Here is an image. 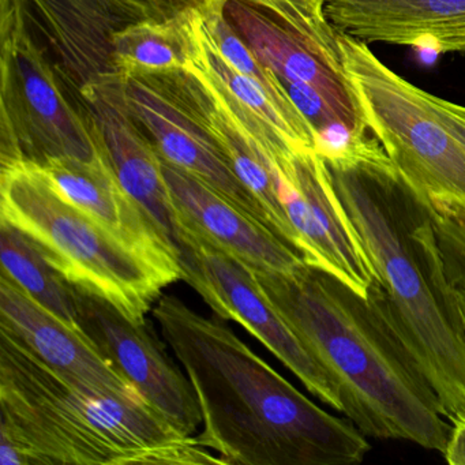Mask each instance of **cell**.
I'll return each mask as SVG.
<instances>
[{"instance_id":"cell-21","label":"cell","mask_w":465,"mask_h":465,"mask_svg":"<svg viewBox=\"0 0 465 465\" xmlns=\"http://www.w3.org/2000/svg\"><path fill=\"white\" fill-rule=\"evenodd\" d=\"M419 236H420L421 244H423L424 252H426L432 279H434L435 285H437L438 291L442 296L446 312H448L451 322L456 326L457 331L465 341V288L449 282L440 271L437 258V241H435L432 225H424L419 232Z\"/></svg>"},{"instance_id":"cell-11","label":"cell","mask_w":465,"mask_h":465,"mask_svg":"<svg viewBox=\"0 0 465 465\" xmlns=\"http://www.w3.org/2000/svg\"><path fill=\"white\" fill-rule=\"evenodd\" d=\"M78 326L114 369L179 434L203 423L192 382L168 358L146 322L129 320L102 296L75 285Z\"/></svg>"},{"instance_id":"cell-3","label":"cell","mask_w":465,"mask_h":465,"mask_svg":"<svg viewBox=\"0 0 465 465\" xmlns=\"http://www.w3.org/2000/svg\"><path fill=\"white\" fill-rule=\"evenodd\" d=\"M326 165L374 266L367 304L453 423L465 416V341L446 312L416 230L423 205L381 145Z\"/></svg>"},{"instance_id":"cell-8","label":"cell","mask_w":465,"mask_h":465,"mask_svg":"<svg viewBox=\"0 0 465 465\" xmlns=\"http://www.w3.org/2000/svg\"><path fill=\"white\" fill-rule=\"evenodd\" d=\"M119 91L162 159L192 173L273 232L268 214L225 159L209 122L203 88L192 73L179 69L126 75L119 77Z\"/></svg>"},{"instance_id":"cell-25","label":"cell","mask_w":465,"mask_h":465,"mask_svg":"<svg viewBox=\"0 0 465 465\" xmlns=\"http://www.w3.org/2000/svg\"><path fill=\"white\" fill-rule=\"evenodd\" d=\"M443 456L450 465H465V416L454 420Z\"/></svg>"},{"instance_id":"cell-13","label":"cell","mask_w":465,"mask_h":465,"mask_svg":"<svg viewBox=\"0 0 465 465\" xmlns=\"http://www.w3.org/2000/svg\"><path fill=\"white\" fill-rule=\"evenodd\" d=\"M83 94L119 183L179 252L181 230L163 173L162 157L127 111L119 78H105L84 89Z\"/></svg>"},{"instance_id":"cell-22","label":"cell","mask_w":465,"mask_h":465,"mask_svg":"<svg viewBox=\"0 0 465 465\" xmlns=\"http://www.w3.org/2000/svg\"><path fill=\"white\" fill-rule=\"evenodd\" d=\"M435 232L442 273L449 282L465 288V223L445 219L438 223Z\"/></svg>"},{"instance_id":"cell-19","label":"cell","mask_w":465,"mask_h":465,"mask_svg":"<svg viewBox=\"0 0 465 465\" xmlns=\"http://www.w3.org/2000/svg\"><path fill=\"white\" fill-rule=\"evenodd\" d=\"M184 15L170 23L140 24L116 35L114 40L116 77L183 69Z\"/></svg>"},{"instance_id":"cell-14","label":"cell","mask_w":465,"mask_h":465,"mask_svg":"<svg viewBox=\"0 0 465 465\" xmlns=\"http://www.w3.org/2000/svg\"><path fill=\"white\" fill-rule=\"evenodd\" d=\"M179 230L192 231L255 271L291 272L306 263L265 224L236 208L192 173L162 159Z\"/></svg>"},{"instance_id":"cell-15","label":"cell","mask_w":465,"mask_h":465,"mask_svg":"<svg viewBox=\"0 0 465 465\" xmlns=\"http://www.w3.org/2000/svg\"><path fill=\"white\" fill-rule=\"evenodd\" d=\"M326 20L366 45L465 53V0H325Z\"/></svg>"},{"instance_id":"cell-18","label":"cell","mask_w":465,"mask_h":465,"mask_svg":"<svg viewBox=\"0 0 465 465\" xmlns=\"http://www.w3.org/2000/svg\"><path fill=\"white\" fill-rule=\"evenodd\" d=\"M0 260L2 273L59 320L81 331L75 285L45 260L28 235L4 220H0Z\"/></svg>"},{"instance_id":"cell-23","label":"cell","mask_w":465,"mask_h":465,"mask_svg":"<svg viewBox=\"0 0 465 465\" xmlns=\"http://www.w3.org/2000/svg\"><path fill=\"white\" fill-rule=\"evenodd\" d=\"M423 97L431 108L432 113L465 146V105L440 99V97L434 96V94L426 91H423Z\"/></svg>"},{"instance_id":"cell-1","label":"cell","mask_w":465,"mask_h":465,"mask_svg":"<svg viewBox=\"0 0 465 465\" xmlns=\"http://www.w3.org/2000/svg\"><path fill=\"white\" fill-rule=\"evenodd\" d=\"M153 317L197 396V442L224 464L350 465L369 453L352 421L307 399L223 321L173 295L160 296Z\"/></svg>"},{"instance_id":"cell-26","label":"cell","mask_w":465,"mask_h":465,"mask_svg":"<svg viewBox=\"0 0 465 465\" xmlns=\"http://www.w3.org/2000/svg\"><path fill=\"white\" fill-rule=\"evenodd\" d=\"M462 222H464V220H462ZM465 223V222H464Z\"/></svg>"},{"instance_id":"cell-24","label":"cell","mask_w":465,"mask_h":465,"mask_svg":"<svg viewBox=\"0 0 465 465\" xmlns=\"http://www.w3.org/2000/svg\"><path fill=\"white\" fill-rule=\"evenodd\" d=\"M130 2L146 7L168 20H176L190 10L205 9L213 0H130Z\"/></svg>"},{"instance_id":"cell-12","label":"cell","mask_w":465,"mask_h":465,"mask_svg":"<svg viewBox=\"0 0 465 465\" xmlns=\"http://www.w3.org/2000/svg\"><path fill=\"white\" fill-rule=\"evenodd\" d=\"M222 4L228 23L282 86L301 84L314 89L339 114L352 137L371 134L345 73L339 42H323L247 0Z\"/></svg>"},{"instance_id":"cell-20","label":"cell","mask_w":465,"mask_h":465,"mask_svg":"<svg viewBox=\"0 0 465 465\" xmlns=\"http://www.w3.org/2000/svg\"><path fill=\"white\" fill-rule=\"evenodd\" d=\"M225 2V0H219ZM260 5L296 28L323 42H337L339 32L326 20L325 0H247Z\"/></svg>"},{"instance_id":"cell-7","label":"cell","mask_w":465,"mask_h":465,"mask_svg":"<svg viewBox=\"0 0 465 465\" xmlns=\"http://www.w3.org/2000/svg\"><path fill=\"white\" fill-rule=\"evenodd\" d=\"M2 24V165L99 159L104 148L84 94L21 26Z\"/></svg>"},{"instance_id":"cell-6","label":"cell","mask_w":465,"mask_h":465,"mask_svg":"<svg viewBox=\"0 0 465 465\" xmlns=\"http://www.w3.org/2000/svg\"><path fill=\"white\" fill-rule=\"evenodd\" d=\"M361 115L402 183L431 213L465 222V146L432 113L423 89L389 69L369 45L339 34Z\"/></svg>"},{"instance_id":"cell-10","label":"cell","mask_w":465,"mask_h":465,"mask_svg":"<svg viewBox=\"0 0 465 465\" xmlns=\"http://www.w3.org/2000/svg\"><path fill=\"white\" fill-rule=\"evenodd\" d=\"M276 178L304 262L366 301L377 279L374 266L322 157L314 151L295 152Z\"/></svg>"},{"instance_id":"cell-2","label":"cell","mask_w":465,"mask_h":465,"mask_svg":"<svg viewBox=\"0 0 465 465\" xmlns=\"http://www.w3.org/2000/svg\"><path fill=\"white\" fill-rule=\"evenodd\" d=\"M250 271L333 375L342 413L366 437L410 440L443 453L450 427L434 391L364 299L307 263L291 272Z\"/></svg>"},{"instance_id":"cell-4","label":"cell","mask_w":465,"mask_h":465,"mask_svg":"<svg viewBox=\"0 0 465 465\" xmlns=\"http://www.w3.org/2000/svg\"><path fill=\"white\" fill-rule=\"evenodd\" d=\"M0 465H126L176 438L145 401L96 391L0 328Z\"/></svg>"},{"instance_id":"cell-16","label":"cell","mask_w":465,"mask_h":465,"mask_svg":"<svg viewBox=\"0 0 465 465\" xmlns=\"http://www.w3.org/2000/svg\"><path fill=\"white\" fill-rule=\"evenodd\" d=\"M62 194L140 252L171 282L182 280L181 258L164 233L119 183L107 154L92 162L54 160L45 165Z\"/></svg>"},{"instance_id":"cell-5","label":"cell","mask_w":465,"mask_h":465,"mask_svg":"<svg viewBox=\"0 0 465 465\" xmlns=\"http://www.w3.org/2000/svg\"><path fill=\"white\" fill-rule=\"evenodd\" d=\"M0 220L23 231L72 284L110 302L134 322L173 284L140 252L62 194L45 168L2 165Z\"/></svg>"},{"instance_id":"cell-17","label":"cell","mask_w":465,"mask_h":465,"mask_svg":"<svg viewBox=\"0 0 465 465\" xmlns=\"http://www.w3.org/2000/svg\"><path fill=\"white\" fill-rule=\"evenodd\" d=\"M0 328L20 339L45 363L104 393L143 400L94 342L0 274Z\"/></svg>"},{"instance_id":"cell-9","label":"cell","mask_w":465,"mask_h":465,"mask_svg":"<svg viewBox=\"0 0 465 465\" xmlns=\"http://www.w3.org/2000/svg\"><path fill=\"white\" fill-rule=\"evenodd\" d=\"M179 252L182 280L200 293L214 314L243 326L301 380L310 393L342 413L341 394L333 375L265 298L249 266L187 230H181Z\"/></svg>"}]
</instances>
